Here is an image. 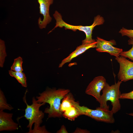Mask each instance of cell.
<instances>
[{
	"label": "cell",
	"mask_w": 133,
	"mask_h": 133,
	"mask_svg": "<svg viewBox=\"0 0 133 133\" xmlns=\"http://www.w3.org/2000/svg\"><path fill=\"white\" fill-rule=\"evenodd\" d=\"M25 92L23 98V100L26 104V107L25 109V114L23 117H25L29 121V123L27 128H29V131L32 129L33 124L40 126L43 122L42 119L44 116V113L39 110L40 108L44 105L45 103H38L34 97L32 99V104L28 105L26 101Z\"/></svg>",
	"instance_id": "277c9868"
},
{
	"label": "cell",
	"mask_w": 133,
	"mask_h": 133,
	"mask_svg": "<svg viewBox=\"0 0 133 133\" xmlns=\"http://www.w3.org/2000/svg\"><path fill=\"white\" fill-rule=\"evenodd\" d=\"M128 42L129 45H132V48L127 51H122L120 53L119 55L126 58H128L133 62V38H130Z\"/></svg>",
	"instance_id": "ac0fdd59"
},
{
	"label": "cell",
	"mask_w": 133,
	"mask_h": 133,
	"mask_svg": "<svg viewBox=\"0 0 133 133\" xmlns=\"http://www.w3.org/2000/svg\"><path fill=\"white\" fill-rule=\"evenodd\" d=\"M122 82L118 80L117 83L111 86L106 83L102 90V94L99 102L100 108L109 110V106L107 103L108 101H110L112 106L111 110L114 114L120 110L121 106L119 99L121 93L119 88Z\"/></svg>",
	"instance_id": "3957f363"
},
{
	"label": "cell",
	"mask_w": 133,
	"mask_h": 133,
	"mask_svg": "<svg viewBox=\"0 0 133 133\" xmlns=\"http://www.w3.org/2000/svg\"><path fill=\"white\" fill-rule=\"evenodd\" d=\"M14 108L10 104H8L3 93L0 90V110L3 111L7 110L11 111Z\"/></svg>",
	"instance_id": "9a60e30c"
},
{
	"label": "cell",
	"mask_w": 133,
	"mask_h": 133,
	"mask_svg": "<svg viewBox=\"0 0 133 133\" xmlns=\"http://www.w3.org/2000/svg\"><path fill=\"white\" fill-rule=\"evenodd\" d=\"M106 83V79L103 76L96 77L89 84L85 93L94 97L99 102L101 95L100 92L105 87Z\"/></svg>",
	"instance_id": "ba28073f"
},
{
	"label": "cell",
	"mask_w": 133,
	"mask_h": 133,
	"mask_svg": "<svg viewBox=\"0 0 133 133\" xmlns=\"http://www.w3.org/2000/svg\"><path fill=\"white\" fill-rule=\"evenodd\" d=\"M120 99H129L133 100V90L127 93L121 94Z\"/></svg>",
	"instance_id": "44dd1931"
},
{
	"label": "cell",
	"mask_w": 133,
	"mask_h": 133,
	"mask_svg": "<svg viewBox=\"0 0 133 133\" xmlns=\"http://www.w3.org/2000/svg\"><path fill=\"white\" fill-rule=\"evenodd\" d=\"M13 114L0 110V131H13L18 129V124L12 119Z\"/></svg>",
	"instance_id": "30bf717a"
},
{
	"label": "cell",
	"mask_w": 133,
	"mask_h": 133,
	"mask_svg": "<svg viewBox=\"0 0 133 133\" xmlns=\"http://www.w3.org/2000/svg\"><path fill=\"white\" fill-rule=\"evenodd\" d=\"M5 43L3 40L0 39V66L3 67L6 57L7 56Z\"/></svg>",
	"instance_id": "e0dca14e"
},
{
	"label": "cell",
	"mask_w": 133,
	"mask_h": 133,
	"mask_svg": "<svg viewBox=\"0 0 133 133\" xmlns=\"http://www.w3.org/2000/svg\"><path fill=\"white\" fill-rule=\"evenodd\" d=\"M10 75L14 77L23 87L27 86V78L25 74L23 72H17L12 70L9 71Z\"/></svg>",
	"instance_id": "5bb4252c"
},
{
	"label": "cell",
	"mask_w": 133,
	"mask_h": 133,
	"mask_svg": "<svg viewBox=\"0 0 133 133\" xmlns=\"http://www.w3.org/2000/svg\"><path fill=\"white\" fill-rule=\"evenodd\" d=\"M53 16L56 21L55 25L52 30L49 32L48 34L58 27L60 28L64 27L66 29H70L73 31L78 30L83 31L85 34L86 37L82 41V44H90L96 41L95 39L92 38L93 30L95 27L102 24L104 22L103 17L98 15L94 17L93 23L90 26L73 25L65 22L63 20L61 14L57 11L55 12Z\"/></svg>",
	"instance_id": "7a4b0ae2"
},
{
	"label": "cell",
	"mask_w": 133,
	"mask_h": 133,
	"mask_svg": "<svg viewBox=\"0 0 133 133\" xmlns=\"http://www.w3.org/2000/svg\"><path fill=\"white\" fill-rule=\"evenodd\" d=\"M75 101L72 94L69 92L66 94L62 99L61 103L60 110L62 113L73 105V102Z\"/></svg>",
	"instance_id": "7c38bea8"
},
{
	"label": "cell",
	"mask_w": 133,
	"mask_h": 133,
	"mask_svg": "<svg viewBox=\"0 0 133 133\" xmlns=\"http://www.w3.org/2000/svg\"><path fill=\"white\" fill-rule=\"evenodd\" d=\"M115 59L119 65V70L117 74L119 80L125 82L133 80V62L120 56L116 57Z\"/></svg>",
	"instance_id": "8992f818"
},
{
	"label": "cell",
	"mask_w": 133,
	"mask_h": 133,
	"mask_svg": "<svg viewBox=\"0 0 133 133\" xmlns=\"http://www.w3.org/2000/svg\"><path fill=\"white\" fill-rule=\"evenodd\" d=\"M70 92L68 89L47 88L36 97L39 103H47L49 107L46 108L44 113L48 114V118L60 117L63 116L60 110L61 101L65 96Z\"/></svg>",
	"instance_id": "6da1fadb"
},
{
	"label": "cell",
	"mask_w": 133,
	"mask_h": 133,
	"mask_svg": "<svg viewBox=\"0 0 133 133\" xmlns=\"http://www.w3.org/2000/svg\"><path fill=\"white\" fill-rule=\"evenodd\" d=\"M73 105L78 109L81 115L89 116L98 121L107 123H113L115 122L114 113L111 110L102 108L100 107L93 110L84 106H81L79 103L75 101Z\"/></svg>",
	"instance_id": "5b68a950"
},
{
	"label": "cell",
	"mask_w": 133,
	"mask_h": 133,
	"mask_svg": "<svg viewBox=\"0 0 133 133\" xmlns=\"http://www.w3.org/2000/svg\"><path fill=\"white\" fill-rule=\"evenodd\" d=\"M56 133H68V132L65 126L63 125L61 126L60 129Z\"/></svg>",
	"instance_id": "603a6c76"
},
{
	"label": "cell",
	"mask_w": 133,
	"mask_h": 133,
	"mask_svg": "<svg viewBox=\"0 0 133 133\" xmlns=\"http://www.w3.org/2000/svg\"><path fill=\"white\" fill-rule=\"evenodd\" d=\"M96 41V50L98 52H106L116 57L119 56L120 53L123 51L122 49L113 46L116 44L114 40L108 41L97 37Z\"/></svg>",
	"instance_id": "52a82bcc"
},
{
	"label": "cell",
	"mask_w": 133,
	"mask_h": 133,
	"mask_svg": "<svg viewBox=\"0 0 133 133\" xmlns=\"http://www.w3.org/2000/svg\"><path fill=\"white\" fill-rule=\"evenodd\" d=\"M39 5V13L43 17L42 20L39 17L38 20L39 27L40 29L45 28L51 21L52 18L49 14L50 5L54 0H37Z\"/></svg>",
	"instance_id": "9c48e42d"
},
{
	"label": "cell",
	"mask_w": 133,
	"mask_h": 133,
	"mask_svg": "<svg viewBox=\"0 0 133 133\" xmlns=\"http://www.w3.org/2000/svg\"><path fill=\"white\" fill-rule=\"evenodd\" d=\"M80 115L79 111L74 105L62 113L63 116L71 121L74 120Z\"/></svg>",
	"instance_id": "4fadbf2b"
},
{
	"label": "cell",
	"mask_w": 133,
	"mask_h": 133,
	"mask_svg": "<svg viewBox=\"0 0 133 133\" xmlns=\"http://www.w3.org/2000/svg\"><path fill=\"white\" fill-rule=\"evenodd\" d=\"M96 41L90 44H82L77 47L74 51L62 61L59 65V67H61L65 64L70 62L73 58L83 53L87 50L90 48H96Z\"/></svg>",
	"instance_id": "8fae6325"
},
{
	"label": "cell",
	"mask_w": 133,
	"mask_h": 133,
	"mask_svg": "<svg viewBox=\"0 0 133 133\" xmlns=\"http://www.w3.org/2000/svg\"><path fill=\"white\" fill-rule=\"evenodd\" d=\"M23 61L22 58L18 57L14 59V63L11 67V69L17 72H23V69L22 65Z\"/></svg>",
	"instance_id": "2e32d148"
},
{
	"label": "cell",
	"mask_w": 133,
	"mask_h": 133,
	"mask_svg": "<svg viewBox=\"0 0 133 133\" xmlns=\"http://www.w3.org/2000/svg\"><path fill=\"white\" fill-rule=\"evenodd\" d=\"M129 115L132 116H133V113H131L129 114H127Z\"/></svg>",
	"instance_id": "cb8c5ba5"
},
{
	"label": "cell",
	"mask_w": 133,
	"mask_h": 133,
	"mask_svg": "<svg viewBox=\"0 0 133 133\" xmlns=\"http://www.w3.org/2000/svg\"><path fill=\"white\" fill-rule=\"evenodd\" d=\"M119 32L122 36H126L130 38H133V30L128 29L123 27Z\"/></svg>",
	"instance_id": "ffe728a7"
},
{
	"label": "cell",
	"mask_w": 133,
	"mask_h": 133,
	"mask_svg": "<svg viewBox=\"0 0 133 133\" xmlns=\"http://www.w3.org/2000/svg\"><path fill=\"white\" fill-rule=\"evenodd\" d=\"M27 133H49L46 128L45 126H39L34 124V126L33 129Z\"/></svg>",
	"instance_id": "d6986e66"
},
{
	"label": "cell",
	"mask_w": 133,
	"mask_h": 133,
	"mask_svg": "<svg viewBox=\"0 0 133 133\" xmlns=\"http://www.w3.org/2000/svg\"><path fill=\"white\" fill-rule=\"evenodd\" d=\"M90 133V132L88 130L82 129L79 128H77L73 132L74 133Z\"/></svg>",
	"instance_id": "7402d4cb"
}]
</instances>
